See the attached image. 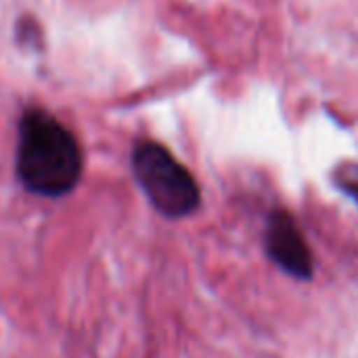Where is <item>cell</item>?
Instances as JSON below:
<instances>
[{
  "instance_id": "1",
  "label": "cell",
  "mask_w": 358,
  "mask_h": 358,
  "mask_svg": "<svg viewBox=\"0 0 358 358\" xmlns=\"http://www.w3.org/2000/svg\"><path fill=\"white\" fill-rule=\"evenodd\" d=\"M82 172L84 153L76 134L46 109L27 107L17 124L19 185L36 197L61 199L80 185Z\"/></svg>"
},
{
  "instance_id": "2",
  "label": "cell",
  "mask_w": 358,
  "mask_h": 358,
  "mask_svg": "<svg viewBox=\"0 0 358 358\" xmlns=\"http://www.w3.org/2000/svg\"><path fill=\"white\" fill-rule=\"evenodd\" d=\"M132 174L149 203L166 218L180 220L201 206L195 176L159 143L143 138L130 157Z\"/></svg>"
},
{
  "instance_id": "3",
  "label": "cell",
  "mask_w": 358,
  "mask_h": 358,
  "mask_svg": "<svg viewBox=\"0 0 358 358\" xmlns=\"http://www.w3.org/2000/svg\"><path fill=\"white\" fill-rule=\"evenodd\" d=\"M264 250L266 256L289 277L298 281H310L315 275L313 250L296 222V218L277 208L268 214L264 227Z\"/></svg>"
},
{
  "instance_id": "4",
  "label": "cell",
  "mask_w": 358,
  "mask_h": 358,
  "mask_svg": "<svg viewBox=\"0 0 358 358\" xmlns=\"http://www.w3.org/2000/svg\"><path fill=\"white\" fill-rule=\"evenodd\" d=\"M334 182L358 206V164H340L334 172Z\"/></svg>"
}]
</instances>
